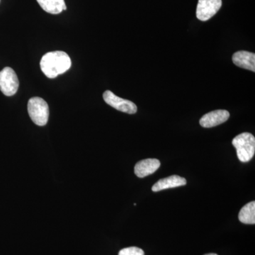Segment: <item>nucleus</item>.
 Masks as SVG:
<instances>
[{
    "instance_id": "nucleus-12",
    "label": "nucleus",
    "mask_w": 255,
    "mask_h": 255,
    "mask_svg": "<svg viewBox=\"0 0 255 255\" xmlns=\"http://www.w3.org/2000/svg\"><path fill=\"white\" fill-rule=\"evenodd\" d=\"M238 218L240 221L245 224H255V202L254 201L248 203L242 208Z\"/></svg>"
},
{
    "instance_id": "nucleus-3",
    "label": "nucleus",
    "mask_w": 255,
    "mask_h": 255,
    "mask_svg": "<svg viewBox=\"0 0 255 255\" xmlns=\"http://www.w3.org/2000/svg\"><path fill=\"white\" fill-rule=\"evenodd\" d=\"M28 112L33 123L39 127L46 125L49 118V107L41 97H33L28 102Z\"/></svg>"
},
{
    "instance_id": "nucleus-1",
    "label": "nucleus",
    "mask_w": 255,
    "mask_h": 255,
    "mask_svg": "<svg viewBox=\"0 0 255 255\" xmlns=\"http://www.w3.org/2000/svg\"><path fill=\"white\" fill-rule=\"evenodd\" d=\"M71 59L66 53L58 50L43 55L40 65L47 78L53 79L68 71L71 67Z\"/></svg>"
},
{
    "instance_id": "nucleus-5",
    "label": "nucleus",
    "mask_w": 255,
    "mask_h": 255,
    "mask_svg": "<svg viewBox=\"0 0 255 255\" xmlns=\"http://www.w3.org/2000/svg\"><path fill=\"white\" fill-rule=\"evenodd\" d=\"M103 99L107 105L124 113L134 114L137 112V106L133 102L117 97L110 90H107L104 93Z\"/></svg>"
},
{
    "instance_id": "nucleus-8",
    "label": "nucleus",
    "mask_w": 255,
    "mask_h": 255,
    "mask_svg": "<svg viewBox=\"0 0 255 255\" xmlns=\"http://www.w3.org/2000/svg\"><path fill=\"white\" fill-rule=\"evenodd\" d=\"M160 167V162L157 159H145L139 161L135 164L134 172L139 178H143L155 173Z\"/></svg>"
},
{
    "instance_id": "nucleus-14",
    "label": "nucleus",
    "mask_w": 255,
    "mask_h": 255,
    "mask_svg": "<svg viewBox=\"0 0 255 255\" xmlns=\"http://www.w3.org/2000/svg\"><path fill=\"white\" fill-rule=\"evenodd\" d=\"M205 255H218L214 254V253H211V254H206Z\"/></svg>"
},
{
    "instance_id": "nucleus-10",
    "label": "nucleus",
    "mask_w": 255,
    "mask_h": 255,
    "mask_svg": "<svg viewBox=\"0 0 255 255\" xmlns=\"http://www.w3.org/2000/svg\"><path fill=\"white\" fill-rule=\"evenodd\" d=\"M187 184V180L184 178L179 177L178 175L169 176V177L159 179L152 187V191L154 192L164 190V189H170L182 187Z\"/></svg>"
},
{
    "instance_id": "nucleus-2",
    "label": "nucleus",
    "mask_w": 255,
    "mask_h": 255,
    "mask_svg": "<svg viewBox=\"0 0 255 255\" xmlns=\"http://www.w3.org/2000/svg\"><path fill=\"white\" fill-rule=\"evenodd\" d=\"M233 145L237 151L238 159L242 162H248L254 157L255 152V137L250 132H243L232 141Z\"/></svg>"
},
{
    "instance_id": "nucleus-6",
    "label": "nucleus",
    "mask_w": 255,
    "mask_h": 255,
    "mask_svg": "<svg viewBox=\"0 0 255 255\" xmlns=\"http://www.w3.org/2000/svg\"><path fill=\"white\" fill-rule=\"evenodd\" d=\"M222 6V0H199L196 8V16L202 21L212 18Z\"/></svg>"
},
{
    "instance_id": "nucleus-13",
    "label": "nucleus",
    "mask_w": 255,
    "mask_h": 255,
    "mask_svg": "<svg viewBox=\"0 0 255 255\" xmlns=\"http://www.w3.org/2000/svg\"><path fill=\"white\" fill-rule=\"evenodd\" d=\"M119 255H145L144 251L137 247L124 248L119 252Z\"/></svg>"
},
{
    "instance_id": "nucleus-11",
    "label": "nucleus",
    "mask_w": 255,
    "mask_h": 255,
    "mask_svg": "<svg viewBox=\"0 0 255 255\" xmlns=\"http://www.w3.org/2000/svg\"><path fill=\"white\" fill-rule=\"evenodd\" d=\"M42 9L52 14H58L66 10L64 0H37Z\"/></svg>"
},
{
    "instance_id": "nucleus-9",
    "label": "nucleus",
    "mask_w": 255,
    "mask_h": 255,
    "mask_svg": "<svg viewBox=\"0 0 255 255\" xmlns=\"http://www.w3.org/2000/svg\"><path fill=\"white\" fill-rule=\"evenodd\" d=\"M233 62L239 68L255 72V54L246 50H240L233 55Z\"/></svg>"
},
{
    "instance_id": "nucleus-4",
    "label": "nucleus",
    "mask_w": 255,
    "mask_h": 255,
    "mask_svg": "<svg viewBox=\"0 0 255 255\" xmlns=\"http://www.w3.org/2000/svg\"><path fill=\"white\" fill-rule=\"evenodd\" d=\"M19 82L14 70L6 67L0 71V90L5 96L11 97L17 92Z\"/></svg>"
},
{
    "instance_id": "nucleus-7",
    "label": "nucleus",
    "mask_w": 255,
    "mask_h": 255,
    "mask_svg": "<svg viewBox=\"0 0 255 255\" xmlns=\"http://www.w3.org/2000/svg\"><path fill=\"white\" fill-rule=\"evenodd\" d=\"M230 113L226 110H216L203 116L199 124L204 128H212L221 125L229 119Z\"/></svg>"
}]
</instances>
